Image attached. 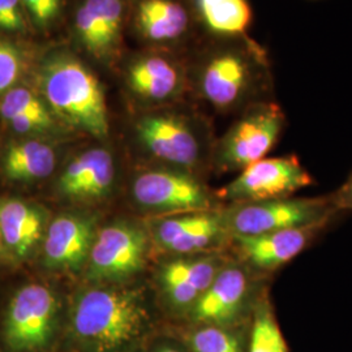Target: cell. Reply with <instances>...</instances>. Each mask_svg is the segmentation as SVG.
<instances>
[{"label":"cell","mask_w":352,"mask_h":352,"mask_svg":"<svg viewBox=\"0 0 352 352\" xmlns=\"http://www.w3.org/2000/svg\"><path fill=\"white\" fill-rule=\"evenodd\" d=\"M245 352H289L267 289L263 291L252 311Z\"/></svg>","instance_id":"24"},{"label":"cell","mask_w":352,"mask_h":352,"mask_svg":"<svg viewBox=\"0 0 352 352\" xmlns=\"http://www.w3.org/2000/svg\"><path fill=\"white\" fill-rule=\"evenodd\" d=\"M136 202L151 210L177 214L213 210L210 193L183 170H151L140 174L132 187Z\"/></svg>","instance_id":"12"},{"label":"cell","mask_w":352,"mask_h":352,"mask_svg":"<svg viewBox=\"0 0 352 352\" xmlns=\"http://www.w3.org/2000/svg\"><path fill=\"white\" fill-rule=\"evenodd\" d=\"M46 217L41 208L16 197H0V234L13 261L29 258L42 243Z\"/></svg>","instance_id":"22"},{"label":"cell","mask_w":352,"mask_h":352,"mask_svg":"<svg viewBox=\"0 0 352 352\" xmlns=\"http://www.w3.org/2000/svg\"><path fill=\"white\" fill-rule=\"evenodd\" d=\"M56 164V140L10 136L0 151V173L13 184L43 180L55 171Z\"/></svg>","instance_id":"21"},{"label":"cell","mask_w":352,"mask_h":352,"mask_svg":"<svg viewBox=\"0 0 352 352\" xmlns=\"http://www.w3.org/2000/svg\"><path fill=\"white\" fill-rule=\"evenodd\" d=\"M286 126V115L273 100L248 106L214 145L215 168L241 171L263 160L274 148Z\"/></svg>","instance_id":"6"},{"label":"cell","mask_w":352,"mask_h":352,"mask_svg":"<svg viewBox=\"0 0 352 352\" xmlns=\"http://www.w3.org/2000/svg\"><path fill=\"white\" fill-rule=\"evenodd\" d=\"M10 263H14V261H13L10 252L7 250V247L3 241V238H1V234H0V264H10Z\"/></svg>","instance_id":"30"},{"label":"cell","mask_w":352,"mask_h":352,"mask_svg":"<svg viewBox=\"0 0 352 352\" xmlns=\"http://www.w3.org/2000/svg\"><path fill=\"white\" fill-rule=\"evenodd\" d=\"M151 327L146 302L131 287L84 289L71 311V337L78 352H133Z\"/></svg>","instance_id":"2"},{"label":"cell","mask_w":352,"mask_h":352,"mask_svg":"<svg viewBox=\"0 0 352 352\" xmlns=\"http://www.w3.org/2000/svg\"><path fill=\"white\" fill-rule=\"evenodd\" d=\"M254 274L258 273L241 261H227L189 311L190 324L239 327L245 316L251 317L254 304L266 289Z\"/></svg>","instance_id":"8"},{"label":"cell","mask_w":352,"mask_h":352,"mask_svg":"<svg viewBox=\"0 0 352 352\" xmlns=\"http://www.w3.org/2000/svg\"><path fill=\"white\" fill-rule=\"evenodd\" d=\"M96 238L94 221L80 214H62L51 221L42 240V263L52 270L76 272L88 261Z\"/></svg>","instance_id":"19"},{"label":"cell","mask_w":352,"mask_h":352,"mask_svg":"<svg viewBox=\"0 0 352 352\" xmlns=\"http://www.w3.org/2000/svg\"><path fill=\"white\" fill-rule=\"evenodd\" d=\"M115 182V161L109 149L90 148L77 154L60 173L58 190L68 199L100 200L106 197Z\"/></svg>","instance_id":"20"},{"label":"cell","mask_w":352,"mask_h":352,"mask_svg":"<svg viewBox=\"0 0 352 352\" xmlns=\"http://www.w3.org/2000/svg\"><path fill=\"white\" fill-rule=\"evenodd\" d=\"M37 60L25 45L0 36V97L33 74Z\"/></svg>","instance_id":"25"},{"label":"cell","mask_w":352,"mask_h":352,"mask_svg":"<svg viewBox=\"0 0 352 352\" xmlns=\"http://www.w3.org/2000/svg\"><path fill=\"white\" fill-rule=\"evenodd\" d=\"M199 24L213 38L247 36L253 21L248 0H192Z\"/></svg>","instance_id":"23"},{"label":"cell","mask_w":352,"mask_h":352,"mask_svg":"<svg viewBox=\"0 0 352 352\" xmlns=\"http://www.w3.org/2000/svg\"><path fill=\"white\" fill-rule=\"evenodd\" d=\"M214 39L189 63L190 88L221 113L272 100L267 51L248 36Z\"/></svg>","instance_id":"1"},{"label":"cell","mask_w":352,"mask_h":352,"mask_svg":"<svg viewBox=\"0 0 352 352\" xmlns=\"http://www.w3.org/2000/svg\"><path fill=\"white\" fill-rule=\"evenodd\" d=\"M32 30L20 0H0V36L25 37Z\"/></svg>","instance_id":"28"},{"label":"cell","mask_w":352,"mask_h":352,"mask_svg":"<svg viewBox=\"0 0 352 352\" xmlns=\"http://www.w3.org/2000/svg\"><path fill=\"white\" fill-rule=\"evenodd\" d=\"M140 144L160 161L193 174L206 160L213 158L205 123L186 113H151L135 124Z\"/></svg>","instance_id":"5"},{"label":"cell","mask_w":352,"mask_h":352,"mask_svg":"<svg viewBox=\"0 0 352 352\" xmlns=\"http://www.w3.org/2000/svg\"><path fill=\"white\" fill-rule=\"evenodd\" d=\"M33 30L47 33L63 14L62 0H20Z\"/></svg>","instance_id":"27"},{"label":"cell","mask_w":352,"mask_h":352,"mask_svg":"<svg viewBox=\"0 0 352 352\" xmlns=\"http://www.w3.org/2000/svg\"><path fill=\"white\" fill-rule=\"evenodd\" d=\"M151 352H183L180 349H177L175 346L171 344H164V346H158L157 349H154Z\"/></svg>","instance_id":"31"},{"label":"cell","mask_w":352,"mask_h":352,"mask_svg":"<svg viewBox=\"0 0 352 352\" xmlns=\"http://www.w3.org/2000/svg\"><path fill=\"white\" fill-rule=\"evenodd\" d=\"M228 238L222 212L215 209L175 214L162 219L155 228L157 241L180 256L217 252Z\"/></svg>","instance_id":"16"},{"label":"cell","mask_w":352,"mask_h":352,"mask_svg":"<svg viewBox=\"0 0 352 352\" xmlns=\"http://www.w3.org/2000/svg\"><path fill=\"white\" fill-rule=\"evenodd\" d=\"M124 84L146 103L175 101L190 89L189 63L168 52H142L126 63Z\"/></svg>","instance_id":"13"},{"label":"cell","mask_w":352,"mask_h":352,"mask_svg":"<svg viewBox=\"0 0 352 352\" xmlns=\"http://www.w3.org/2000/svg\"><path fill=\"white\" fill-rule=\"evenodd\" d=\"M133 25L149 45L174 47L188 43L200 24L192 0H138Z\"/></svg>","instance_id":"15"},{"label":"cell","mask_w":352,"mask_h":352,"mask_svg":"<svg viewBox=\"0 0 352 352\" xmlns=\"http://www.w3.org/2000/svg\"><path fill=\"white\" fill-rule=\"evenodd\" d=\"M33 78L51 111L67 129L104 140L109 111L100 78L74 52L54 49L38 58Z\"/></svg>","instance_id":"3"},{"label":"cell","mask_w":352,"mask_h":352,"mask_svg":"<svg viewBox=\"0 0 352 352\" xmlns=\"http://www.w3.org/2000/svg\"><path fill=\"white\" fill-rule=\"evenodd\" d=\"M226 263L218 252H210L180 256L164 264L160 280L170 307L188 315Z\"/></svg>","instance_id":"17"},{"label":"cell","mask_w":352,"mask_h":352,"mask_svg":"<svg viewBox=\"0 0 352 352\" xmlns=\"http://www.w3.org/2000/svg\"><path fill=\"white\" fill-rule=\"evenodd\" d=\"M190 352H245V344L238 327L193 325L187 336Z\"/></svg>","instance_id":"26"},{"label":"cell","mask_w":352,"mask_h":352,"mask_svg":"<svg viewBox=\"0 0 352 352\" xmlns=\"http://www.w3.org/2000/svg\"><path fill=\"white\" fill-rule=\"evenodd\" d=\"M338 213L327 195L238 202L222 215L230 236L239 238L302 227L329 226Z\"/></svg>","instance_id":"4"},{"label":"cell","mask_w":352,"mask_h":352,"mask_svg":"<svg viewBox=\"0 0 352 352\" xmlns=\"http://www.w3.org/2000/svg\"><path fill=\"white\" fill-rule=\"evenodd\" d=\"M60 304L45 285L29 283L13 294L3 321V340L12 352H41L50 347L59 324Z\"/></svg>","instance_id":"7"},{"label":"cell","mask_w":352,"mask_h":352,"mask_svg":"<svg viewBox=\"0 0 352 352\" xmlns=\"http://www.w3.org/2000/svg\"><path fill=\"white\" fill-rule=\"evenodd\" d=\"M148 238L135 225L118 222L103 227L89 253L88 278L100 283H116L138 274L144 267Z\"/></svg>","instance_id":"10"},{"label":"cell","mask_w":352,"mask_h":352,"mask_svg":"<svg viewBox=\"0 0 352 352\" xmlns=\"http://www.w3.org/2000/svg\"><path fill=\"white\" fill-rule=\"evenodd\" d=\"M315 183L314 176L296 155L263 158L240 171L231 183L219 190L223 200L238 202L265 201L294 196Z\"/></svg>","instance_id":"9"},{"label":"cell","mask_w":352,"mask_h":352,"mask_svg":"<svg viewBox=\"0 0 352 352\" xmlns=\"http://www.w3.org/2000/svg\"><path fill=\"white\" fill-rule=\"evenodd\" d=\"M329 199L337 212H352V173L340 188L329 195Z\"/></svg>","instance_id":"29"},{"label":"cell","mask_w":352,"mask_h":352,"mask_svg":"<svg viewBox=\"0 0 352 352\" xmlns=\"http://www.w3.org/2000/svg\"><path fill=\"white\" fill-rule=\"evenodd\" d=\"M327 227H302L232 239L238 245L241 263L261 276H269L305 251Z\"/></svg>","instance_id":"18"},{"label":"cell","mask_w":352,"mask_h":352,"mask_svg":"<svg viewBox=\"0 0 352 352\" xmlns=\"http://www.w3.org/2000/svg\"><path fill=\"white\" fill-rule=\"evenodd\" d=\"M126 12V0H82L72 26L80 49L98 63H113L123 46Z\"/></svg>","instance_id":"11"},{"label":"cell","mask_w":352,"mask_h":352,"mask_svg":"<svg viewBox=\"0 0 352 352\" xmlns=\"http://www.w3.org/2000/svg\"><path fill=\"white\" fill-rule=\"evenodd\" d=\"M0 123L11 138L56 140L67 131L39 93L33 74L0 97Z\"/></svg>","instance_id":"14"}]
</instances>
